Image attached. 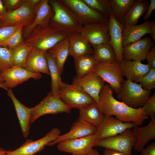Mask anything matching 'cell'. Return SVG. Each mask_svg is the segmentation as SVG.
I'll list each match as a JSON object with an SVG mask.
<instances>
[{"mask_svg": "<svg viewBox=\"0 0 155 155\" xmlns=\"http://www.w3.org/2000/svg\"><path fill=\"white\" fill-rule=\"evenodd\" d=\"M113 91L110 85H105L99 95L98 105L104 115L115 116L124 122H133L137 126L148 119L143 107H131L114 97Z\"/></svg>", "mask_w": 155, "mask_h": 155, "instance_id": "obj_1", "label": "cell"}, {"mask_svg": "<svg viewBox=\"0 0 155 155\" xmlns=\"http://www.w3.org/2000/svg\"><path fill=\"white\" fill-rule=\"evenodd\" d=\"M49 3L54 12L50 21L51 26L67 36L74 32H81L84 24L71 9L59 0H49Z\"/></svg>", "mask_w": 155, "mask_h": 155, "instance_id": "obj_2", "label": "cell"}, {"mask_svg": "<svg viewBox=\"0 0 155 155\" xmlns=\"http://www.w3.org/2000/svg\"><path fill=\"white\" fill-rule=\"evenodd\" d=\"M67 36L64 32L56 29L49 24L45 27L36 26L24 40L34 47L46 52Z\"/></svg>", "mask_w": 155, "mask_h": 155, "instance_id": "obj_3", "label": "cell"}, {"mask_svg": "<svg viewBox=\"0 0 155 155\" xmlns=\"http://www.w3.org/2000/svg\"><path fill=\"white\" fill-rule=\"evenodd\" d=\"M150 93V91L143 89L140 84L126 80L123 82L116 97L128 106L137 108L142 107Z\"/></svg>", "mask_w": 155, "mask_h": 155, "instance_id": "obj_4", "label": "cell"}, {"mask_svg": "<svg viewBox=\"0 0 155 155\" xmlns=\"http://www.w3.org/2000/svg\"><path fill=\"white\" fill-rule=\"evenodd\" d=\"M136 138L131 129H127L115 136L98 141L94 146H99L119 152L125 155H131Z\"/></svg>", "mask_w": 155, "mask_h": 155, "instance_id": "obj_5", "label": "cell"}, {"mask_svg": "<svg viewBox=\"0 0 155 155\" xmlns=\"http://www.w3.org/2000/svg\"><path fill=\"white\" fill-rule=\"evenodd\" d=\"M71 110V109L58 96L53 95L50 92L39 103L32 108L30 123L32 124L44 115L69 113Z\"/></svg>", "mask_w": 155, "mask_h": 155, "instance_id": "obj_6", "label": "cell"}, {"mask_svg": "<svg viewBox=\"0 0 155 155\" xmlns=\"http://www.w3.org/2000/svg\"><path fill=\"white\" fill-rule=\"evenodd\" d=\"M59 1L71 9L84 24L90 23L107 24L106 16L92 9L83 0H61Z\"/></svg>", "mask_w": 155, "mask_h": 155, "instance_id": "obj_7", "label": "cell"}, {"mask_svg": "<svg viewBox=\"0 0 155 155\" xmlns=\"http://www.w3.org/2000/svg\"><path fill=\"white\" fill-rule=\"evenodd\" d=\"M71 109H79L94 102L87 94L76 86L65 83L58 95Z\"/></svg>", "mask_w": 155, "mask_h": 155, "instance_id": "obj_8", "label": "cell"}, {"mask_svg": "<svg viewBox=\"0 0 155 155\" xmlns=\"http://www.w3.org/2000/svg\"><path fill=\"white\" fill-rule=\"evenodd\" d=\"M94 72L108 83L113 92L116 94L119 92L124 80L119 63H99Z\"/></svg>", "mask_w": 155, "mask_h": 155, "instance_id": "obj_9", "label": "cell"}, {"mask_svg": "<svg viewBox=\"0 0 155 155\" xmlns=\"http://www.w3.org/2000/svg\"><path fill=\"white\" fill-rule=\"evenodd\" d=\"M136 126L137 125L133 122H124L113 116L104 115L103 121L96 127L94 134L97 142L118 135Z\"/></svg>", "mask_w": 155, "mask_h": 155, "instance_id": "obj_10", "label": "cell"}, {"mask_svg": "<svg viewBox=\"0 0 155 155\" xmlns=\"http://www.w3.org/2000/svg\"><path fill=\"white\" fill-rule=\"evenodd\" d=\"M34 8L24 0L23 4L19 8L13 11L7 12L0 21V26H14L24 27L30 25L35 16Z\"/></svg>", "mask_w": 155, "mask_h": 155, "instance_id": "obj_11", "label": "cell"}, {"mask_svg": "<svg viewBox=\"0 0 155 155\" xmlns=\"http://www.w3.org/2000/svg\"><path fill=\"white\" fill-rule=\"evenodd\" d=\"M61 130L57 128H53L44 137L37 140H27L16 150H11L6 155H34L43 149L49 143L55 140L60 135Z\"/></svg>", "mask_w": 155, "mask_h": 155, "instance_id": "obj_12", "label": "cell"}, {"mask_svg": "<svg viewBox=\"0 0 155 155\" xmlns=\"http://www.w3.org/2000/svg\"><path fill=\"white\" fill-rule=\"evenodd\" d=\"M95 134L76 139L65 140L57 145L60 151L73 155H87L97 142Z\"/></svg>", "mask_w": 155, "mask_h": 155, "instance_id": "obj_13", "label": "cell"}, {"mask_svg": "<svg viewBox=\"0 0 155 155\" xmlns=\"http://www.w3.org/2000/svg\"><path fill=\"white\" fill-rule=\"evenodd\" d=\"M35 16L32 23L23 27V36L24 40L30 36L32 30L36 27H45L49 24L50 20L54 12L49 0H41L34 8Z\"/></svg>", "mask_w": 155, "mask_h": 155, "instance_id": "obj_14", "label": "cell"}, {"mask_svg": "<svg viewBox=\"0 0 155 155\" xmlns=\"http://www.w3.org/2000/svg\"><path fill=\"white\" fill-rule=\"evenodd\" d=\"M0 75L5 86L8 89L14 88L30 78L37 80L42 77L40 73L31 72L23 67L15 65L4 70Z\"/></svg>", "mask_w": 155, "mask_h": 155, "instance_id": "obj_15", "label": "cell"}, {"mask_svg": "<svg viewBox=\"0 0 155 155\" xmlns=\"http://www.w3.org/2000/svg\"><path fill=\"white\" fill-rule=\"evenodd\" d=\"M105 82L94 72H92L80 78L75 77L72 84L79 88L98 103L100 94L105 85Z\"/></svg>", "mask_w": 155, "mask_h": 155, "instance_id": "obj_16", "label": "cell"}, {"mask_svg": "<svg viewBox=\"0 0 155 155\" xmlns=\"http://www.w3.org/2000/svg\"><path fill=\"white\" fill-rule=\"evenodd\" d=\"M92 47L108 44L110 36L107 24L90 23L84 24L80 32Z\"/></svg>", "mask_w": 155, "mask_h": 155, "instance_id": "obj_17", "label": "cell"}, {"mask_svg": "<svg viewBox=\"0 0 155 155\" xmlns=\"http://www.w3.org/2000/svg\"><path fill=\"white\" fill-rule=\"evenodd\" d=\"M153 45L151 39L147 36L136 42L127 44L123 48V58L141 61L145 59Z\"/></svg>", "mask_w": 155, "mask_h": 155, "instance_id": "obj_18", "label": "cell"}, {"mask_svg": "<svg viewBox=\"0 0 155 155\" xmlns=\"http://www.w3.org/2000/svg\"><path fill=\"white\" fill-rule=\"evenodd\" d=\"M108 19L107 25L110 38L108 44L113 49L117 61L120 63L123 59V32L124 28L121 23L116 20L112 13Z\"/></svg>", "mask_w": 155, "mask_h": 155, "instance_id": "obj_19", "label": "cell"}, {"mask_svg": "<svg viewBox=\"0 0 155 155\" xmlns=\"http://www.w3.org/2000/svg\"><path fill=\"white\" fill-rule=\"evenodd\" d=\"M119 64L123 77H125L126 80L135 82L146 75L150 69L148 64H144L140 61L130 60L124 58Z\"/></svg>", "mask_w": 155, "mask_h": 155, "instance_id": "obj_20", "label": "cell"}, {"mask_svg": "<svg viewBox=\"0 0 155 155\" xmlns=\"http://www.w3.org/2000/svg\"><path fill=\"white\" fill-rule=\"evenodd\" d=\"M96 127L89 125L78 119L73 123L69 131L59 136L55 140L49 143L47 146H52L66 140H73L84 137L95 133Z\"/></svg>", "mask_w": 155, "mask_h": 155, "instance_id": "obj_21", "label": "cell"}, {"mask_svg": "<svg viewBox=\"0 0 155 155\" xmlns=\"http://www.w3.org/2000/svg\"><path fill=\"white\" fill-rule=\"evenodd\" d=\"M67 36L70 46L69 56L74 59L83 55L93 54L92 46L81 33L74 32Z\"/></svg>", "mask_w": 155, "mask_h": 155, "instance_id": "obj_22", "label": "cell"}, {"mask_svg": "<svg viewBox=\"0 0 155 155\" xmlns=\"http://www.w3.org/2000/svg\"><path fill=\"white\" fill-rule=\"evenodd\" d=\"M46 52L34 47L27 58L24 68L31 72L50 75Z\"/></svg>", "mask_w": 155, "mask_h": 155, "instance_id": "obj_23", "label": "cell"}, {"mask_svg": "<svg viewBox=\"0 0 155 155\" xmlns=\"http://www.w3.org/2000/svg\"><path fill=\"white\" fill-rule=\"evenodd\" d=\"M7 93L13 104L22 133L24 137L26 138L29 133L32 108L27 107L20 102L14 95L11 88H9Z\"/></svg>", "mask_w": 155, "mask_h": 155, "instance_id": "obj_24", "label": "cell"}, {"mask_svg": "<svg viewBox=\"0 0 155 155\" xmlns=\"http://www.w3.org/2000/svg\"><path fill=\"white\" fill-rule=\"evenodd\" d=\"M133 128L132 131L136 138L133 147L135 150L141 152L149 141L155 139V118L151 119L146 126H136Z\"/></svg>", "mask_w": 155, "mask_h": 155, "instance_id": "obj_25", "label": "cell"}, {"mask_svg": "<svg viewBox=\"0 0 155 155\" xmlns=\"http://www.w3.org/2000/svg\"><path fill=\"white\" fill-rule=\"evenodd\" d=\"M79 110L78 119L87 124L96 127L103 120L104 115L96 102Z\"/></svg>", "mask_w": 155, "mask_h": 155, "instance_id": "obj_26", "label": "cell"}, {"mask_svg": "<svg viewBox=\"0 0 155 155\" xmlns=\"http://www.w3.org/2000/svg\"><path fill=\"white\" fill-rule=\"evenodd\" d=\"M149 4L146 0H136L121 22L124 28L137 25L140 17L146 13Z\"/></svg>", "mask_w": 155, "mask_h": 155, "instance_id": "obj_27", "label": "cell"}, {"mask_svg": "<svg viewBox=\"0 0 155 155\" xmlns=\"http://www.w3.org/2000/svg\"><path fill=\"white\" fill-rule=\"evenodd\" d=\"M150 21H147L140 25L124 28L123 32V47L136 42L146 34H150Z\"/></svg>", "mask_w": 155, "mask_h": 155, "instance_id": "obj_28", "label": "cell"}, {"mask_svg": "<svg viewBox=\"0 0 155 155\" xmlns=\"http://www.w3.org/2000/svg\"><path fill=\"white\" fill-rule=\"evenodd\" d=\"M47 52L55 61L62 74L65 62L69 56L70 46L67 36L49 49Z\"/></svg>", "mask_w": 155, "mask_h": 155, "instance_id": "obj_29", "label": "cell"}, {"mask_svg": "<svg viewBox=\"0 0 155 155\" xmlns=\"http://www.w3.org/2000/svg\"><path fill=\"white\" fill-rule=\"evenodd\" d=\"M45 56L51 80V90L50 92L53 95L57 96L65 83L61 81V74L53 58L47 51L45 53Z\"/></svg>", "mask_w": 155, "mask_h": 155, "instance_id": "obj_30", "label": "cell"}, {"mask_svg": "<svg viewBox=\"0 0 155 155\" xmlns=\"http://www.w3.org/2000/svg\"><path fill=\"white\" fill-rule=\"evenodd\" d=\"M98 63L92 54L85 55L74 59L77 73L76 77L80 78L90 72H94Z\"/></svg>", "mask_w": 155, "mask_h": 155, "instance_id": "obj_31", "label": "cell"}, {"mask_svg": "<svg viewBox=\"0 0 155 155\" xmlns=\"http://www.w3.org/2000/svg\"><path fill=\"white\" fill-rule=\"evenodd\" d=\"M92 48V55L99 63H112L117 61L114 51L108 44L96 45Z\"/></svg>", "mask_w": 155, "mask_h": 155, "instance_id": "obj_32", "label": "cell"}, {"mask_svg": "<svg viewBox=\"0 0 155 155\" xmlns=\"http://www.w3.org/2000/svg\"><path fill=\"white\" fill-rule=\"evenodd\" d=\"M136 0H108L111 13L121 23Z\"/></svg>", "mask_w": 155, "mask_h": 155, "instance_id": "obj_33", "label": "cell"}, {"mask_svg": "<svg viewBox=\"0 0 155 155\" xmlns=\"http://www.w3.org/2000/svg\"><path fill=\"white\" fill-rule=\"evenodd\" d=\"M33 48L30 44L24 40L11 49V51L14 65L24 68L27 58Z\"/></svg>", "mask_w": 155, "mask_h": 155, "instance_id": "obj_34", "label": "cell"}, {"mask_svg": "<svg viewBox=\"0 0 155 155\" xmlns=\"http://www.w3.org/2000/svg\"><path fill=\"white\" fill-rule=\"evenodd\" d=\"M93 10L102 13L109 18L111 11L108 0H83Z\"/></svg>", "mask_w": 155, "mask_h": 155, "instance_id": "obj_35", "label": "cell"}, {"mask_svg": "<svg viewBox=\"0 0 155 155\" xmlns=\"http://www.w3.org/2000/svg\"><path fill=\"white\" fill-rule=\"evenodd\" d=\"M23 27H19L8 38L0 43V46L11 50L24 41L23 36Z\"/></svg>", "mask_w": 155, "mask_h": 155, "instance_id": "obj_36", "label": "cell"}, {"mask_svg": "<svg viewBox=\"0 0 155 155\" xmlns=\"http://www.w3.org/2000/svg\"><path fill=\"white\" fill-rule=\"evenodd\" d=\"M14 66L11 50L0 46V74Z\"/></svg>", "mask_w": 155, "mask_h": 155, "instance_id": "obj_37", "label": "cell"}, {"mask_svg": "<svg viewBox=\"0 0 155 155\" xmlns=\"http://www.w3.org/2000/svg\"><path fill=\"white\" fill-rule=\"evenodd\" d=\"M136 83H140L142 88L150 91L155 88V69L150 68L149 72L139 78Z\"/></svg>", "mask_w": 155, "mask_h": 155, "instance_id": "obj_38", "label": "cell"}, {"mask_svg": "<svg viewBox=\"0 0 155 155\" xmlns=\"http://www.w3.org/2000/svg\"><path fill=\"white\" fill-rule=\"evenodd\" d=\"M142 107L145 114L151 119L155 118V93L150 96Z\"/></svg>", "mask_w": 155, "mask_h": 155, "instance_id": "obj_39", "label": "cell"}, {"mask_svg": "<svg viewBox=\"0 0 155 155\" xmlns=\"http://www.w3.org/2000/svg\"><path fill=\"white\" fill-rule=\"evenodd\" d=\"M21 26H0V43L8 38Z\"/></svg>", "mask_w": 155, "mask_h": 155, "instance_id": "obj_40", "label": "cell"}, {"mask_svg": "<svg viewBox=\"0 0 155 155\" xmlns=\"http://www.w3.org/2000/svg\"><path fill=\"white\" fill-rule=\"evenodd\" d=\"M7 12L13 11L20 7L24 0H2Z\"/></svg>", "mask_w": 155, "mask_h": 155, "instance_id": "obj_41", "label": "cell"}, {"mask_svg": "<svg viewBox=\"0 0 155 155\" xmlns=\"http://www.w3.org/2000/svg\"><path fill=\"white\" fill-rule=\"evenodd\" d=\"M145 59L150 68L155 69V45L154 44L151 49L147 55Z\"/></svg>", "mask_w": 155, "mask_h": 155, "instance_id": "obj_42", "label": "cell"}, {"mask_svg": "<svg viewBox=\"0 0 155 155\" xmlns=\"http://www.w3.org/2000/svg\"><path fill=\"white\" fill-rule=\"evenodd\" d=\"M141 152L140 155H155V143H152Z\"/></svg>", "mask_w": 155, "mask_h": 155, "instance_id": "obj_43", "label": "cell"}, {"mask_svg": "<svg viewBox=\"0 0 155 155\" xmlns=\"http://www.w3.org/2000/svg\"><path fill=\"white\" fill-rule=\"evenodd\" d=\"M150 4L145 15L143 16V20L147 21L150 17L152 11L155 9V0H150Z\"/></svg>", "mask_w": 155, "mask_h": 155, "instance_id": "obj_44", "label": "cell"}, {"mask_svg": "<svg viewBox=\"0 0 155 155\" xmlns=\"http://www.w3.org/2000/svg\"><path fill=\"white\" fill-rule=\"evenodd\" d=\"M150 30L151 34H150L153 40L155 41V18L152 21L150 22Z\"/></svg>", "mask_w": 155, "mask_h": 155, "instance_id": "obj_45", "label": "cell"}, {"mask_svg": "<svg viewBox=\"0 0 155 155\" xmlns=\"http://www.w3.org/2000/svg\"><path fill=\"white\" fill-rule=\"evenodd\" d=\"M103 155H125L117 151L113 150L105 149Z\"/></svg>", "mask_w": 155, "mask_h": 155, "instance_id": "obj_46", "label": "cell"}, {"mask_svg": "<svg viewBox=\"0 0 155 155\" xmlns=\"http://www.w3.org/2000/svg\"><path fill=\"white\" fill-rule=\"evenodd\" d=\"M7 12L2 0H0V16H5Z\"/></svg>", "mask_w": 155, "mask_h": 155, "instance_id": "obj_47", "label": "cell"}, {"mask_svg": "<svg viewBox=\"0 0 155 155\" xmlns=\"http://www.w3.org/2000/svg\"><path fill=\"white\" fill-rule=\"evenodd\" d=\"M41 0H25L26 2L30 5L34 7Z\"/></svg>", "mask_w": 155, "mask_h": 155, "instance_id": "obj_48", "label": "cell"}, {"mask_svg": "<svg viewBox=\"0 0 155 155\" xmlns=\"http://www.w3.org/2000/svg\"><path fill=\"white\" fill-rule=\"evenodd\" d=\"M87 155H100L97 150L92 149Z\"/></svg>", "mask_w": 155, "mask_h": 155, "instance_id": "obj_49", "label": "cell"}, {"mask_svg": "<svg viewBox=\"0 0 155 155\" xmlns=\"http://www.w3.org/2000/svg\"><path fill=\"white\" fill-rule=\"evenodd\" d=\"M10 150H4L3 148H0V155L4 153H7Z\"/></svg>", "mask_w": 155, "mask_h": 155, "instance_id": "obj_50", "label": "cell"}, {"mask_svg": "<svg viewBox=\"0 0 155 155\" xmlns=\"http://www.w3.org/2000/svg\"><path fill=\"white\" fill-rule=\"evenodd\" d=\"M0 88H2L7 91L8 89L5 86L4 83H2L1 82H0Z\"/></svg>", "mask_w": 155, "mask_h": 155, "instance_id": "obj_51", "label": "cell"}, {"mask_svg": "<svg viewBox=\"0 0 155 155\" xmlns=\"http://www.w3.org/2000/svg\"><path fill=\"white\" fill-rule=\"evenodd\" d=\"M0 82L2 83H4V81L1 77L0 74Z\"/></svg>", "mask_w": 155, "mask_h": 155, "instance_id": "obj_52", "label": "cell"}, {"mask_svg": "<svg viewBox=\"0 0 155 155\" xmlns=\"http://www.w3.org/2000/svg\"><path fill=\"white\" fill-rule=\"evenodd\" d=\"M4 16H0V21H1L3 19Z\"/></svg>", "mask_w": 155, "mask_h": 155, "instance_id": "obj_53", "label": "cell"}, {"mask_svg": "<svg viewBox=\"0 0 155 155\" xmlns=\"http://www.w3.org/2000/svg\"><path fill=\"white\" fill-rule=\"evenodd\" d=\"M6 153H4V154H1L0 155H6Z\"/></svg>", "mask_w": 155, "mask_h": 155, "instance_id": "obj_54", "label": "cell"}]
</instances>
